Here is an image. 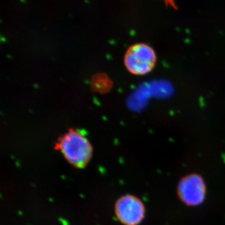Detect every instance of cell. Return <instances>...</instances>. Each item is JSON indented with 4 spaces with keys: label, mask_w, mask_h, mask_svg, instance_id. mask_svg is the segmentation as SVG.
<instances>
[{
    "label": "cell",
    "mask_w": 225,
    "mask_h": 225,
    "mask_svg": "<svg viewBox=\"0 0 225 225\" xmlns=\"http://www.w3.org/2000/svg\"><path fill=\"white\" fill-rule=\"evenodd\" d=\"M55 149L59 150L66 160L78 168L85 167L92 156L93 147L88 139L72 128L58 139Z\"/></svg>",
    "instance_id": "1"
},
{
    "label": "cell",
    "mask_w": 225,
    "mask_h": 225,
    "mask_svg": "<svg viewBox=\"0 0 225 225\" xmlns=\"http://www.w3.org/2000/svg\"><path fill=\"white\" fill-rule=\"evenodd\" d=\"M156 55L154 49L143 43L133 44L127 49L124 56V63L130 73L144 75L154 68Z\"/></svg>",
    "instance_id": "2"
},
{
    "label": "cell",
    "mask_w": 225,
    "mask_h": 225,
    "mask_svg": "<svg viewBox=\"0 0 225 225\" xmlns=\"http://www.w3.org/2000/svg\"><path fill=\"white\" fill-rule=\"evenodd\" d=\"M115 214L122 224L138 225L145 218V206L137 197L131 194L124 195L116 202Z\"/></svg>",
    "instance_id": "3"
},
{
    "label": "cell",
    "mask_w": 225,
    "mask_h": 225,
    "mask_svg": "<svg viewBox=\"0 0 225 225\" xmlns=\"http://www.w3.org/2000/svg\"><path fill=\"white\" fill-rule=\"evenodd\" d=\"M179 196L186 204L195 206L200 204L205 196V184L198 174L186 176L180 182L178 188Z\"/></svg>",
    "instance_id": "4"
}]
</instances>
